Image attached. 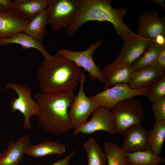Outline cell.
<instances>
[{"label":"cell","instance_id":"cell-1","mask_svg":"<svg viewBox=\"0 0 165 165\" xmlns=\"http://www.w3.org/2000/svg\"><path fill=\"white\" fill-rule=\"evenodd\" d=\"M83 73L74 62L57 53L41 63L37 77L42 92L64 93L73 91Z\"/></svg>","mask_w":165,"mask_h":165},{"label":"cell","instance_id":"cell-22","mask_svg":"<svg viewBox=\"0 0 165 165\" xmlns=\"http://www.w3.org/2000/svg\"><path fill=\"white\" fill-rule=\"evenodd\" d=\"M148 137L151 149L160 156L165 139V120L156 121L152 129L148 131Z\"/></svg>","mask_w":165,"mask_h":165},{"label":"cell","instance_id":"cell-9","mask_svg":"<svg viewBox=\"0 0 165 165\" xmlns=\"http://www.w3.org/2000/svg\"><path fill=\"white\" fill-rule=\"evenodd\" d=\"M102 43V41H98L95 43L90 44L86 50L82 51L63 49L58 50L57 53L73 61L80 68H83L88 72L92 79H97L103 82L101 71L96 65L93 58L94 52Z\"/></svg>","mask_w":165,"mask_h":165},{"label":"cell","instance_id":"cell-18","mask_svg":"<svg viewBox=\"0 0 165 165\" xmlns=\"http://www.w3.org/2000/svg\"><path fill=\"white\" fill-rule=\"evenodd\" d=\"M13 44H19L23 49L32 48L38 50L43 55L45 60H48L52 57L47 51L46 47L42 42L36 40L22 32L10 38L0 39V46Z\"/></svg>","mask_w":165,"mask_h":165},{"label":"cell","instance_id":"cell-28","mask_svg":"<svg viewBox=\"0 0 165 165\" xmlns=\"http://www.w3.org/2000/svg\"><path fill=\"white\" fill-rule=\"evenodd\" d=\"M151 108L156 121L165 120V96L152 103Z\"/></svg>","mask_w":165,"mask_h":165},{"label":"cell","instance_id":"cell-20","mask_svg":"<svg viewBox=\"0 0 165 165\" xmlns=\"http://www.w3.org/2000/svg\"><path fill=\"white\" fill-rule=\"evenodd\" d=\"M47 24L46 9L35 16L22 32L37 40L42 42L47 34L46 27Z\"/></svg>","mask_w":165,"mask_h":165},{"label":"cell","instance_id":"cell-26","mask_svg":"<svg viewBox=\"0 0 165 165\" xmlns=\"http://www.w3.org/2000/svg\"><path fill=\"white\" fill-rule=\"evenodd\" d=\"M164 47L160 46L153 42L147 48L143 55L133 64L134 71L158 63V54Z\"/></svg>","mask_w":165,"mask_h":165},{"label":"cell","instance_id":"cell-8","mask_svg":"<svg viewBox=\"0 0 165 165\" xmlns=\"http://www.w3.org/2000/svg\"><path fill=\"white\" fill-rule=\"evenodd\" d=\"M149 89L147 87L132 89L127 83H119L112 87L104 89L102 91L89 98L97 101L100 106L110 110L124 100L137 96H146Z\"/></svg>","mask_w":165,"mask_h":165},{"label":"cell","instance_id":"cell-10","mask_svg":"<svg viewBox=\"0 0 165 165\" xmlns=\"http://www.w3.org/2000/svg\"><path fill=\"white\" fill-rule=\"evenodd\" d=\"M98 130L105 131L112 135L116 134L112 113L110 110L103 106L97 108L90 119L75 129L73 134L76 136L80 133L90 134Z\"/></svg>","mask_w":165,"mask_h":165},{"label":"cell","instance_id":"cell-16","mask_svg":"<svg viewBox=\"0 0 165 165\" xmlns=\"http://www.w3.org/2000/svg\"><path fill=\"white\" fill-rule=\"evenodd\" d=\"M124 43L116 58L127 63L133 64L144 53L154 41L138 36L124 41Z\"/></svg>","mask_w":165,"mask_h":165},{"label":"cell","instance_id":"cell-17","mask_svg":"<svg viewBox=\"0 0 165 165\" xmlns=\"http://www.w3.org/2000/svg\"><path fill=\"white\" fill-rule=\"evenodd\" d=\"M29 142L28 135L20 136L16 141H10L7 149L0 153V165H21Z\"/></svg>","mask_w":165,"mask_h":165},{"label":"cell","instance_id":"cell-25","mask_svg":"<svg viewBox=\"0 0 165 165\" xmlns=\"http://www.w3.org/2000/svg\"><path fill=\"white\" fill-rule=\"evenodd\" d=\"M104 149L107 165H130L126 152L115 143L106 142L104 144Z\"/></svg>","mask_w":165,"mask_h":165},{"label":"cell","instance_id":"cell-5","mask_svg":"<svg viewBox=\"0 0 165 165\" xmlns=\"http://www.w3.org/2000/svg\"><path fill=\"white\" fill-rule=\"evenodd\" d=\"M80 6V0H48V24L53 31L66 29L76 18Z\"/></svg>","mask_w":165,"mask_h":165},{"label":"cell","instance_id":"cell-7","mask_svg":"<svg viewBox=\"0 0 165 165\" xmlns=\"http://www.w3.org/2000/svg\"><path fill=\"white\" fill-rule=\"evenodd\" d=\"M86 79L85 75L83 73L78 94L75 96L68 112L69 118L74 129L86 123L89 116L100 106L97 101L90 99L85 94L84 86Z\"/></svg>","mask_w":165,"mask_h":165},{"label":"cell","instance_id":"cell-31","mask_svg":"<svg viewBox=\"0 0 165 165\" xmlns=\"http://www.w3.org/2000/svg\"><path fill=\"white\" fill-rule=\"evenodd\" d=\"M155 42L158 45L163 47L165 46V35L160 34L158 35L154 40Z\"/></svg>","mask_w":165,"mask_h":165},{"label":"cell","instance_id":"cell-3","mask_svg":"<svg viewBox=\"0 0 165 165\" xmlns=\"http://www.w3.org/2000/svg\"><path fill=\"white\" fill-rule=\"evenodd\" d=\"M80 1L81 6L79 13L73 22L66 29L68 35L73 36L80 27L90 21L111 23L124 41L136 35L123 22L127 13L126 9L113 8L109 0Z\"/></svg>","mask_w":165,"mask_h":165},{"label":"cell","instance_id":"cell-6","mask_svg":"<svg viewBox=\"0 0 165 165\" xmlns=\"http://www.w3.org/2000/svg\"><path fill=\"white\" fill-rule=\"evenodd\" d=\"M11 89L17 93L18 97L12 99L10 102L11 110L13 113L20 111L24 117L23 127L24 129L31 128L30 121L31 117L39 113L38 105L31 96L30 88L22 83H9L5 89Z\"/></svg>","mask_w":165,"mask_h":165},{"label":"cell","instance_id":"cell-14","mask_svg":"<svg viewBox=\"0 0 165 165\" xmlns=\"http://www.w3.org/2000/svg\"><path fill=\"white\" fill-rule=\"evenodd\" d=\"M121 147L126 152L151 149L148 140V131L141 124L133 126L124 132Z\"/></svg>","mask_w":165,"mask_h":165},{"label":"cell","instance_id":"cell-35","mask_svg":"<svg viewBox=\"0 0 165 165\" xmlns=\"http://www.w3.org/2000/svg\"><path fill=\"white\" fill-rule=\"evenodd\" d=\"M41 165V164H36V165Z\"/></svg>","mask_w":165,"mask_h":165},{"label":"cell","instance_id":"cell-11","mask_svg":"<svg viewBox=\"0 0 165 165\" xmlns=\"http://www.w3.org/2000/svg\"><path fill=\"white\" fill-rule=\"evenodd\" d=\"M134 72L132 64L116 58L101 71L104 89L118 84H128Z\"/></svg>","mask_w":165,"mask_h":165},{"label":"cell","instance_id":"cell-33","mask_svg":"<svg viewBox=\"0 0 165 165\" xmlns=\"http://www.w3.org/2000/svg\"><path fill=\"white\" fill-rule=\"evenodd\" d=\"M152 2L155 3L160 6L162 8L165 10V1L164 0H154L152 1Z\"/></svg>","mask_w":165,"mask_h":165},{"label":"cell","instance_id":"cell-24","mask_svg":"<svg viewBox=\"0 0 165 165\" xmlns=\"http://www.w3.org/2000/svg\"><path fill=\"white\" fill-rule=\"evenodd\" d=\"M130 165H159L165 161V159L154 154L151 149L126 152Z\"/></svg>","mask_w":165,"mask_h":165},{"label":"cell","instance_id":"cell-4","mask_svg":"<svg viewBox=\"0 0 165 165\" xmlns=\"http://www.w3.org/2000/svg\"><path fill=\"white\" fill-rule=\"evenodd\" d=\"M111 110L116 134H123L128 129L141 124L145 115L142 104L134 97L119 102Z\"/></svg>","mask_w":165,"mask_h":165},{"label":"cell","instance_id":"cell-34","mask_svg":"<svg viewBox=\"0 0 165 165\" xmlns=\"http://www.w3.org/2000/svg\"><path fill=\"white\" fill-rule=\"evenodd\" d=\"M4 9L2 7V6L0 5V11H1L3 10H4Z\"/></svg>","mask_w":165,"mask_h":165},{"label":"cell","instance_id":"cell-27","mask_svg":"<svg viewBox=\"0 0 165 165\" xmlns=\"http://www.w3.org/2000/svg\"><path fill=\"white\" fill-rule=\"evenodd\" d=\"M145 96L152 103L165 96V76L149 88Z\"/></svg>","mask_w":165,"mask_h":165},{"label":"cell","instance_id":"cell-29","mask_svg":"<svg viewBox=\"0 0 165 165\" xmlns=\"http://www.w3.org/2000/svg\"><path fill=\"white\" fill-rule=\"evenodd\" d=\"M76 152L72 150L64 158L58 160L51 165H69V163L71 158L75 155Z\"/></svg>","mask_w":165,"mask_h":165},{"label":"cell","instance_id":"cell-32","mask_svg":"<svg viewBox=\"0 0 165 165\" xmlns=\"http://www.w3.org/2000/svg\"><path fill=\"white\" fill-rule=\"evenodd\" d=\"M10 0H0V5L5 10H10Z\"/></svg>","mask_w":165,"mask_h":165},{"label":"cell","instance_id":"cell-19","mask_svg":"<svg viewBox=\"0 0 165 165\" xmlns=\"http://www.w3.org/2000/svg\"><path fill=\"white\" fill-rule=\"evenodd\" d=\"M66 151V146L55 141L46 140L36 145L30 144L27 148L25 154L38 158L56 154L60 156Z\"/></svg>","mask_w":165,"mask_h":165},{"label":"cell","instance_id":"cell-2","mask_svg":"<svg viewBox=\"0 0 165 165\" xmlns=\"http://www.w3.org/2000/svg\"><path fill=\"white\" fill-rule=\"evenodd\" d=\"M75 97L73 91L35 94L34 100L39 109L37 122L41 129L47 133L59 135L73 129L69 117L68 109Z\"/></svg>","mask_w":165,"mask_h":165},{"label":"cell","instance_id":"cell-21","mask_svg":"<svg viewBox=\"0 0 165 165\" xmlns=\"http://www.w3.org/2000/svg\"><path fill=\"white\" fill-rule=\"evenodd\" d=\"M83 148L87 155V165H107L106 155L94 138L90 137L86 141Z\"/></svg>","mask_w":165,"mask_h":165},{"label":"cell","instance_id":"cell-23","mask_svg":"<svg viewBox=\"0 0 165 165\" xmlns=\"http://www.w3.org/2000/svg\"><path fill=\"white\" fill-rule=\"evenodd\" d=\"M48 1V0H27L20 4H14L11 1L10 9L17 10L31 20L46 8Z\"/></svg>","mask_w":165,"mask_h":165},{"label":"cell","instance_id":"cell-36","mask_svg":"<svg viewBox=\"0 0 165 165\" xmlns=\"http://www.w3.org/2000/svg\"><path fill=\"white\" fill-rule=\"evenodd\" d=\"M148 165V164H147V165Z\"/></svg>","mask_w":165,"mask_h":165},{"label":"cell","instance_id":"cell-15","mask_svg":"<svg viewBox=\"0 0 165 165\" xmlns=\"http://www.w3.org/2000/svg\"><path fill=\"white\" fill-rule=\"evenodd\" d=\"M164 76L165 67L157 63L134 71L128 84L132 89L149 88Z\"/></svg>","mask_w":165,"mask_h":165},{"label":"cell","instance_id":"cell-30","mask_svg":"<svg viewBox=\"0 0 165 165\" xmlns=\"http://www.w3.org/2000/svg\"><path fill=\"white\" fill-rule=\"evenodd\" d=\"M157 63L162 66L165 67V47L162 49L158 54Z\"/></svg>","mask_w":165,"mask_h":165},{"label":"cell","instance_id":"cell-12","mask_svg":"<svg viewBox=\"0 0 165 165\" xmlns=\"http://www.w3.org/2000/svg\"><path fill=\"white\" fill-rule=\"evenodd\" d=\"M31 21L13 9L0 11V39L9 38L22 32Z\"/></svg>","mask_w":165,"mask_h":165},{"label":"cell","instance_id":"cell-13","mask_svg":"<svg viewBox=\"0 0 165 165\" xmlns=\"http://www.w3.org/2000/svg\"><path fill=\"white\" fill-rule=\"evenodd\" d=\"M138 36L154 41L158 35H165L164 19L161 18L154 11H149L142 13L138 16Z\"/></svg>","mask_w":165,"mask_h":165}]
</instances>
